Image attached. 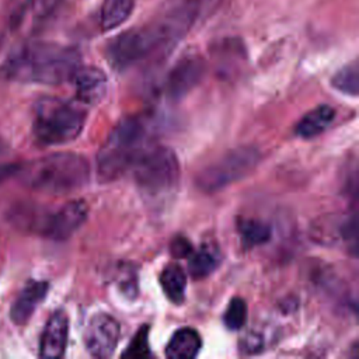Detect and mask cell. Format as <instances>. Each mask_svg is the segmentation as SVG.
Masks as SVG:
<instances>
[{
	"instance_id": "6da1fadb",
	"label": "cell",
	"mask_w": 359,
	"mask_h": 359,
	"mask_svg": "<svg viewBox=\"0 0 359 359\" xmlns=\"http://www.w3.org/2000/svg\"><path fill=\"white\" fill-rule=\"evenodd\" d=\"M80 67L74 48L34 42L17 49L4 65V74L15 81L55 86L72 79Z\"/></svg>"
},
{
	"instance_id": "7a4b0ae2",
	"label": "cell",
	"mask_w": 359,
	"mask_h": 359,
	"mask_svg": "<svg viewBox=\"0 0 359 359\" xmlns=\"http://www.w3.org/2000/svg\"><path fill=\"white\" fill-rule=\"evenodd\" d=\"M17 172L25 187L59 195L84 187L90 178V165L83 156L62 151L24 163L17 167Z\"/></svg>"
},
{
	"instance_id": "3957f363",
	"label": "cell",
	"mask_w": 359,
	"mask_h": 359,
	"mask_svg": "<svg viewBox=\"0 0 359 359\" xmlns=\"http://www.w3.org/2000/svg\"><path fill=\"white\" fill-rule=\"evenodd\" d=\"M146 123L139 116H126L112 129L97 157L100 181H114L132 168L146 147Z\"/></svg>"
},
{
	"instance_id": "277c9868",
	"label": "cell",
	"mask_w": 359,
	"mask_h": 359,
	"mask_svg": "<svg viewBox=\"0 0 359 359\" xmlns=\"http://www.w3.org/2000/svg\"><path fill=\"white\" fill-rule=\"evenodd\" d=\"M130 170L139 191L149 201L165 199L178 185V158L165 146H146Z\"/></svg>"
},
{
	"instance_id": "5b68a950",
	"label": "cell",
	"mask_w": 359,
	"mask_h": 359,
	"mask_svg": "<svg viewBox=\"0 0 359 359\" xmlns=\"http://www.w3.org/2000/svg\"><path fill=\"white\" fill-rule=\"evenodd\" d=\"M84 123L86 112L76 104L48 97L36 104L32 129L43 144H65L81 133Z\"/></svg>"
},
{
	"instance_id": "8992f818",
	"label": "cell",
	"mask_w": 359,
	"mask_h": 359,
	"mask_svg": "<svg viewBox=\"0 0 359 359\" xmlns=\"http://www.w3.org/2000/svg\"><path fill=\"white\" fill-rule=\"evenodd\" d=\"M259 160L255 147L243 146L226 153L217 161L205 167L196 177L199 189L216 192L250 174Z\"/></svg>"
},
{
	"instance_id": "52a82bcc",
	"label": "cell",
	"mask_w": 359,
	"mask_h": 359,
	"mask_svg": "<svg viewBox=\"0 0 359 359\" xmlns=\"http://www.w3.org/2000/svg\"><path fill=\"white\" fill-rule=\"evenodd\" d=\"M164 45L156 27L128 29L115 36L107 46V57L111 66L123 70L136 62L144 59L156 48Z\"/></svg>"
},
{
	"instance_id": "ba28073f",
	"label": "cell",
	"mask_w": 359,
	"mask_h": 359,
	"mask_svg": "<svg viewBox=\"0 0 359 359\" xmlns=\"http://www.w3.org/2000/svg\"><path fill=\"white\" fill-rule=\"evenodd\" d=\"M88 208L84 201H70L60 208L46 212L35 222V230L52 240H66L87 220Z\"/></svg>"
},
{
	"instance_id": "9c48e42d",
	"label": "cell",
	"mask_w": 359,
	"mask_h": 359,
	"mask_svg": "<svg viewBox=\"0 0 359 359\" xmlns=\"http://www.w3.org/2000/svg\"><path fill=\"white\" fill-rule=\"evenodd\" d=\"M119 335V323L109 314L97 313L90 318L84 330L86 349L94 358H109L118 345Z\"/></svg>"
},
{
	"instance_id": "30bf717a",
	"label": "cell",
	"mask_w": 359,
	"mask_h": 359,
	"mask_svg": "<svg viewBox=\"0 0 359 359\" xmlns=\"http://www.w3.org/2000/svg\"><path fill=\"white\" fill-rule=\"evenodd\" d=\"M205 65L198 56H185L178 60L165 79V93L178 100L188 94L202 79Z\"/></svg>"
},
{
	"instance_id": "8fae6325",
	"label": "cell",
	"mask_w": 359,
	"mask_h": 359,
	"mask_svg": "<svg viewBox=\"0 0 359 359\" xmlns=\"http://www.w3.org/2000/svg\"><path fill=\"white\" fill-rule=\"evenodd\" d=\"M73 83L77 98L84 104H98L107 94V74L94 66L79 67L73 74Z\"/></svg>"
},
{
	"instance_id": "7c38bea8",
	"label": "cell",
	"mask_w": 359,
	"mask_h": 359,
	"mask_svg": "<svg viewBox=\"0 0 359 359\" xmlns=\"http://www.w3.org/2000/svg\"><path fill=\"white\" fill-rule=\"evenodd\" d=\"M69 334V318L65 311H55L43 328L41 342H39V355L42 358H60L65 353L67 345Z\"/></svg>"
},
{
	"instance_id": "4fadbf2b",
	"label": "cell",
	"mask_w": 359,
	"mask_h": 359,
	"mask_svg": "<svg viewBox=\"0 0 359 359\" xmlns=\"http://www.w3.org/2000/svg\"><path fill=\"white\" fill-rule=\"evenodd\" d=\"M49 285L45 280H32L29 282L17 296L14 300L11 309H10V317L11 321L17 325L25 324L36 307L41 304V302L45 299L48 293Z\"/></svg>"
},
{
	"instance_id": "5bb4252c",
	"label": "cell",
	"mask_w": 359,
	"mask_h": 359,
	"mask_svg": "<svg viewBox=\"0 0 359 359\" xmlns=\"http://www.w3.org/2000/svg\"><path fill=\"white\" fill-rule=\"evenodd\" d=\"M335 109L330 105H318L307 112L296 125V135L303 139H311L323 133L334 121Z\"/></svg>"
},
{
	"instance_id": "9a60e30c",
	"label": "cell",
	"mask_w": 359,
	"mask_h": 359,
	"mask_svg": "<svg viewBox=\"0 0 359 359\" xmlns=\"http://www.w3.org/2000/svg\"><path fill=\"white\" fill-rule=\"evenodd\" d=\"M202 346L201 335L191 327L180 328L174 332L165 348L168 358H195Z\"/></svg>"
},
{
	"instance_id": "2e32d148",
	"label": "cell",
	"mask_w": 359,
	"mask_h": 359,
	"mask_svg": "<svg viewBox=\"0 0 359 359\" xmlns=\"http://www.w3.org/2000/svg\"><path fill=\"white\" fill-rule=\"evenodd\" d=\"M160 285L164 294L175 304H181L185 299L187 275L177 264L167 265L160 273Z\"/></svg>"
},
{
	"instance_id": "e0dca14e",
	"label": "cell",
	"mask_w": 359,
	"mask_h": 359,
	"mask_svg": "<svg viewBox=\"0 0 359 359\" xmlns=\"http://www.w3.org/2000/svg\"><path fill=\"white\" fill-rule=\"evenodd\" d=\"M222 255L213 245H202L198 251L189 254V273L194 279L209 276L220 264Z\"/></svg>"
},
{
	"instance_id": "ac0fdd59",
	"label": "cell",
	"mask_w": 359,
	"mask_h": 359,
	"mask_svg": "<svg viewBox=\"0 0 359 359\" xmlns=\"http://www.w3.org/2000/svg\"><path fill=\"white\" fill-rule=\"evenodd\" d=\"M133 11V0H104L101 8V27L111 31L123 24Z\"/></svg>"
},
{
	"instance_id": "d6986e66",
	"label": "cell",
	"mask_w": 359,
	"mask_h": 359,
	"mask_svg": "<svg viewBox=\"0 0 359 359\" xmlns=\"http://www.w3.org/2000/svg\"><path fill=\"white\" fill-rule=\"evenodd\" d=\"M238 230L243 244L248 248L265 244L271 238V227L261 220L247 219L240 223Z\"/></svg>"
},
{
	"instance_id": "ffe728a7",
	"label": "cell",
	"mask_w": 359,
	"mask_h": 359,
	"mask_svg": "<svg viewBox=\"0 0 359 359\" xmlns=\"http://www.w3.org/2000/svg\"><path fill=\"white\" fill-rule=\"evenodd\" d=\"M331 84L338 91H341V93H344L346 95L356 97L358 91H359V67H358V62L355 60V62L344 66L342 69H339L332 76Z\"/></svg>"
},
{
	"instance_id": "44dd1931",
	"label": "cell",
	"mask_w": 359,
	"mask_h": 359,
	"mask_svg": "<svg viewBox=\"0 0 359 359\" xmlns=\"http://www.w3.org/2000/svg\"><path fill=\"white\" fill-rule=\"evenodd\" d=\"M224 325L231 330H240L247 321V304L241 297H233L223 316Z\"/></svg>"
},
{
	"instance_id": "7402d4cb",
	"label": "cell",
	"mask_w": 359,
	"mask_h": 359,
	"mask_svg": "<svg viewBox=\"0 0 359 359\" xmlns=\"http://www.w3.org/2000/svg\"><path fill=\"white\" fill-rule=\"evenodd\" d=\"M150 355L149 349V327L143 325L132 338L126 351L122 353L125 358H144Z\"/></svg>"
},
{
	"instance_id": "603a6c76",
	"label": "cell",
	"mask_w": 359,
	"mask_h": 359,
	"mask_svg": "<svg viewBox=\"0 0 359 359\" xmlns=\"http://www.w3.org/2000/svg\"><path fill=\"white\" fill-rule=\"evenodd\" d=\"M191 252H192V244L185 237L180 236L171 243V254L174 257L185 258V257H189Z\"/></svg>"
},
{
	"instance_id": "cb8c5ba5",
	"label": "cell",
	"mask_w": 359,
	"mask_h": 359,
	"mask_svg": "<svg viewBox=\"0 0 359 359\" xmlns=\"http://www.w3.org/2000/svg\"><path fill=\"white\" fill-rule=\"evenodd\" d=\"M57 3L59 0H32L34 10L39 17H45L49 13H52L57 6Z\"/></svg>"
},
{
	"instance_id": "d4e9b609",
	"label": "cell",
	"mask_w": 359,
	"mask_h": 359,
	"mask_svg": "<svg viewBox=\"0 0 359 359\" xmlns=\"http://www.w3.org/2000/svg\"><path fill=\"white\" fill-rule=\"evenodd\" d=\"M259 348H261V337L259 335H247L241 349H244L247 353H252V352H257Z\"/></svg>"
},
{
	"instance_id": "484cf974",
	"label": "cell",
	"mask_w": 359,
	"mask_h": 359,
	"mask_svg": "<svg viewBox=\"0 0 359 359\" xmlns=\"http://www.w3.org/2000/svg\"><path fill=\"white\" fill-rule=\"evenodd\" d=\"M209 1H212V0H209Z\"/></svg>"
}]
</instances>
